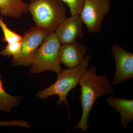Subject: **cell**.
I'll use <instances>...</instances> for the list:
<instances>
[{
    "instance_id": "obj_1",
    "label": "cell",
    "mask_w": 133,
    "mask_h": 133,
    "mask_svg": "<svg viewBox=\"0 0 133 133\" xmlns=\"http://www.w3.org/2000/svg\"><path fill=\"white\" fill-rule=\"evenodd\" d=\"M80 96L82 109L81 118L75 127L86 132L88 128V118L93 106L98 98L112 92L114 88L111 83L105 75H97L96 67L92 65L87 69L80 78Z\"/></svg>"
},
{
    "instance_id": "obj_2",
    "label": "cell",
    "mask_w": 133,
    "mask_h": 133,
    "mask_svg": "<svg viewBox=\"0 0 133 133\" xmlns=\"http://www.w3.org/2000/svg\"><path fill=\"white\" fill-rule=\"evenodd\" d=\"M27 8L36 26L49 33L55 32L66 18V9L61 0H30Z\"/></svg>"
},
{
    "instance_id": "obj_3",
    "label": "cell",
    "mask_w": 133,
    "mask_h": 133,
    "mask_svg": "<svg viewBox=\"0 0 133 133\" xmlns=\"http://www.w3.org/2000/svg\"><path fill=\"white\" fill-rule=\"evenodd\" d=\"M90 59V56L88 55L78 66L63 70L57 74V79L55 83L46 89L39 91L37 94V97L44 99L50 96L57 95L59 97L57 105H61L65 104L69 107L66 99L67 95L78 84L81 77L87 69Z\"/></svg>"
},
{
    "instance_id": "obj_4",
    "label": "cell",
    "mask_w": 133,
    "mask_h": 133,
    "mask_svg": "<svg viewBox=\"0 0 133 133\" xmlns=\"http://www.w3.org/2000/svg\"><path fill=\"white\" fill-rule=\"evenodd\" d=\"M61 43L55 32L49 33L38 48L32 61L31 73L47 70L58 74L63 70L60 66L59 51Z\"/></svg>"
},
{
    "instance_id": "obj_5",
    "label": "cell",
    "mask_w": 133,
    "mask_h": 133,
    "mask_svg": "<svg viewBox=\"0 0 133 133\" xmlns=\"http://www.w3.org/2000/svg\"><path fill=\"white\" fill-rule=\"evenodd\" d=\"M49 33L37 26H33L22 36L19 55L13 58L12 66H28L31 64L36 52Z\"/></svg>"
},
{
    "instance_id": "obj_6",
    "label": "cell",
    "mask_w": 133,
    "mask_h": 133,
    "mask_svg": "<svg viewBox=\"0 0 133 133\" xmlns=\"http://www.w3.org/2000/svg\"><path fill=\"white\" fill-rule=\"evenodd\" d=\"M111 3V0H85L79 15L90 33L95 34L100 31Z\"/></svg>"
},
{
    "instance_id": "obj_7",
    "label": "cell",
    "mask_w": 133,
    "mask_h": 133,
    "mask_svg": "<svg viewBox=\"0 0 133 133\" xmlns=\"http://www.w3.org/2000/svg\"><path fill=\"white\" fill-rule=\"evenodd\" d=\"M111 54L115 62L116 69L112 83L117 85L133 78V54L118 45H114Z\"/></svg>"
},
{
    "instance_id": "obj_8",
    "label": "cell",
    "mask_w": 133,
    "mask_h": 133,
    "mask_svg": "<svg viewBox=\"0 0 133 133\" xmlns=\"http://www.w3.org/2000/svg\"><path fill=\"white\" fill-rule=\"evenodd\" d=\"M83 24L79 14L71 15L62 22L55 31L61 44L70 43L83 38Z\"/></svg>"
},
{
    "instance_id": "obj_9",
    "label": "cell",
    "mask_w": 133,
    "mask_h": 133,
    "mask_svg": "<svg viewBox=\"0 0 133 133\" xmlns=\"http://www.w3.org/2000/svg\"><path fill=\"white\" fill-rule=\"evenodd\" d=\"M87 50V47L77 40L70 43L62 44L59 51L60 62L67 68L76 67L84 59Z\"/></svg>"
},
{
    "instance_id": "obj_10",
    "label": "cell",
    "mask_w": 133,
    "mask_h": 133,
    "mask_svg": "<svg viewBox=\"0 0 133 133\" xmlns=\"http://www.w3.org/2000/svg\"><path fill=\"white\" fill-rule=\"evenodd\" d=\"M107 103L120 114L121 124L123 128H127L128 124L133 119V99L111 97L108 98Z\"/></svg>"
},
{
    "instance_id": "obj_11",
    "label": "cell",
    "mask_w": 133,
    "mask_h": 133,
    "mask_svg": "<svg viewBox=\"0 0 133 133\" xmlns=\"http://www.w3.org/2000/svg\"><path fill=\"white\" fill-rule=\"evenodd\" d=\"M29 13L27 4L22 0H0V14L2 16L20 18Z\"/></svg>"
},
{
    "instance_id": "obj_12",
    "label": "cell",
    "mask_w": 133,
    "mask_h": 133,
    "mask_svg": "<svg viewBox=\"0 0 133 133\" xmlns=\"http://www.w3.org/2000/svg\"><path fill=\"white\" fill-rule=\"evenodd\" d=\"M2 77V76L0 74V115L2 111H11L12 108L16 107L19 104L21 100V97L12 96L5 91Z\"/></svg>"
},
{
    "instance_id": "obj_13",
    "label": "cell",
    "mask_w": 133,
    "mask_h": 133,
    "mask_svg": "<svg viewBox=\"0 0 133 133\" xmlns=\"http://www.w3.org/2000/svg\"><path fill=\"white\" fill-rule=\"evenodd\" d=\"M0 27L2 30L3 37L1 41L3 43L8 44L21 42L22 36L9 28L7 25L3 21V18L0 16Z\"/></svg>"
},
{
    "instance_id": "obj_14",
    "label": "cell",
    "mask_w": 133,
    "mask_h": 133,
    "mask_svg": "<svg viewBox=\"0 0 133 133\" xmlns=\"http://www.w3.org/2000/svg\"><path fill=\"white\" fill-rule=\"evenodd\" d=\"M22 44V41L8 44L4 49L0 51V55L9 57H16L21 51Z\"/></svg>"
},
{
    "instance_id": "obj_15",
    "label": "cell",
    "mask_w": 133,
    "mask_h": 133,
    "mask_svg": "<svg viewBox=\"0 0 133 133\" xmlns=\"http://www.w3.org/2000/svg\"><path fill=\"white\" fill-rule=\"evenodd\" d=\"M70 9L71 15L80 14L85 0H61Z\"/></svg>"
},
{
    "instance_id": "obj_16",
    "label": "cell",
    "mask_w": 133,
    "mask_h": 133,
    "mask_svg": "<svg viewBox=\"0 0 133 133\" xmlns=\"http://www.w3.org/2000/svg\"><path fill=\"white\" fill-rule=\"evenodd\" d=\"M17 126L22 127L30 128V126L26 121H23L12 120L10 121H0V127Z\"/></svg>"
}]
</instances>
